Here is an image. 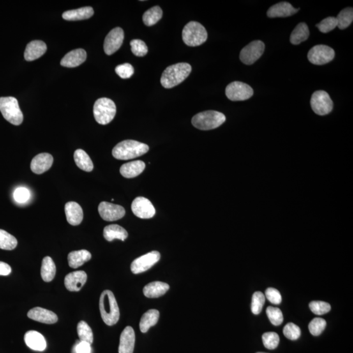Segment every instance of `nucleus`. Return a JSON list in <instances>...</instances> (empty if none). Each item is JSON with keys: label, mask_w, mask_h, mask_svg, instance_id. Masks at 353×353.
<instances>
[{"label": "nucleus", "mask_w": 353, "mask_h": 353, "mask_svg": "<svg viewBox=\"0 0 353 353\" xmlns=\"http://www.w3.org/2000/svg\"><path fill=\"white\" fill-rule=\"evenodd\" d=\"M148 145L135 140H124L113 149L112 154L117 160H130L144 155L149 151Z\"/></svg>", "instance_id": "f257e3e1"}, {"label": "nucleus", "mask_w": 353, "mask_h": 353, "mask_svg": "<svg viewBox=\"0 0 353 353\" xmlns=\"http://www.w3.org/2000/svg\"><path fill=\"white\" fill-rule=\"evenodd\" d=\"M192 67L187 63H178L168 66L161 75V85L166 89H172L181 84L188 77Z\"/></svg>", "instance_id": "f03ea898"}, {"label": "nucleus", "mask_w": 353, "mask_h": 353, "mask_svg": "<svg viewBox=\"0 0 353 353\" xmlns=\"http://www.w3.org/2000/svg\"><path fill=\"white\" fill-rule=\"evenodd\" d=\"M100 310L103 322L108 326L117 324L120 317V311L114 293L106 290L101 293Z\"/></svg>", "instance_id": "7ed1b4c3"}, {"label": "nucleus", "mask_w": 353, "mask_h": 353, "mask_svg": "<svg viewBox=\"0 0 353 353\" xmlns=\"http://www.w3.org/2000/svg\"><path fill=\"white\" fill-rule=\"evenodd\" d=\"M225 121V115L216 111L199 113L192 119L193 125L201 130H213L222 125Z\"/></svg>", "instance_id": "20e7f679"}, {"label": "nucleus", "mask_w": 353, "mask_h": 353, "mask_svg": "<svg viewBox=\"0 0 353 353\" xmlns=\"http://www.w3.org/2000/svg\"><path fill=\"white\" fill-rule=\"evenodd\" d=\"M182 37L184 43L190 47L202 45L207 39V32L203 25L195 21L188 22L184 27Z\"/></svg>", "instance_id": "39448f33"}, {"label": "nucleus", "mask_w": 353, "mask_h": 353, "mask_svg": "<svg viewBox=\"0 0 353 353\" xmlns=\"http://www.w3.org/2000/svg\"><path fill=\"white\" fill-rule=\"evenodd\" d=\"M0 112L5 119L13 125H20L24 119L18 100L14 97L0 98Z\"/></svg>", "instance_id": "423d86ee"}, {"label": "nucleus", "mask_w": 353, "mask_h": 353, "mask_svg": "<svg viewBox=\"0 0 353 353\" xmlns=\"http://www.w3.org/2000/svg\"><path fill=\"white\" fill-rule=\"evenodd\" d=\"M116 112V105L111 99L101 98L97 100L94 103V118L98 124L102 125L110 123L114 120Z\"/></svg>", "instance_id": "0eeeda50"}, {"label": "nucleus", "mask_w": 353, "mask_h": 353, "mask_svg": "<svg viewBox=\"0 0 353 353\" xmlns=\"http://www.w3.org/2000/svg\"><path fill=\"white\" fill-rule=\"evenodd\" d=\"M311 106L314 113L323 116L329 114L333 110V101L327 92L318 91L311 96Z\"/></svg>", "instance_id": "6e6552de"}, {"label": "nucleus", "mask_w": 353, "mask_h": 353, "mask_svg": "<svg viewBox=\"0 0 353 353\" xmlns=\"http://www.w3.org/2000/svg\"><path fill=\"white\" fill-rule=\"evenodd\" d=\"M335 57L333 48L324 45L314 46L308 52L309 61L315 65H324L331 62Z\"/></svg>", "instance_id": "1a4fd4ad"}, {"label": "nucleus", "mask_w": 353, "mask_h": 353, "mask_svg": "<svg viewBox=\"0 0 353 353\" xmlns=\"http://www.w3.org/2000/svg\"><path fill=\"white\" fill-rule=\"evenodd\" d=\"M226 95L233 101L248 100L253 95V90L246 83L234 82L226 88Z\"/></svg>", "instance_id": "9d476101"}, {"label": "nucleus", "mask_w": 353, "mask_h": 353, "mask_svg": "<svg viewBox=\"0 0 353 353\" xmlns=\"http://www.w3.org/2000/svg\"><path fill=\"white\" fill-rule=\"evenodd\" d=\"M265 45L262 41H252L241 50L239 59L246 65H251L262 57Z\"/></svg>", "instance_id": "9b49d317"}, {"label": "nucleus", "mask_w": 353, "mask_h": 353, "mask_svg": "<svg viewBox=\"0 0 353 353\" xmlns=\"http://www.w3.org/2000/svg\"><path fill=\"white\" fill-rule=\"evenodd\" d=\"M160 259V254L154 251L136 258L131 264V270L133 274H138L148 270Z\"/></svg>", "instance_id": "f8f14e48"}, {"label": "nucleus", "mask_w": 353, "mask_h": 353, "mask_svg": "<svg viewBox=\"0 0 353 353\" xmlns=\"http://www.w3.org/2000/svg\"><path fill=\"white\" fill-rule=\"evenodd\" d=\"M131 210L133 213L140 219H151L156 213L155 208L151 201L144 197L136 198L131 204Z\"/></svg>", "instance_id": "ddd939ff"}, {"label": "nucleus", "mask_w": 353, "mask_h": 353, "mask_svg": "<svg viewBox=\"0 0 353 353\" xmlns=\"http://www.w3.org/2000/svg\"><path fill=\"white\" fill-rule=\"evenodd\" d=\"M101 218L106 221H115L123 218L126 211L121 205L107 202H101L98 206Z\"/></svg>", "instance_id": "4468645a"}, {"label": "nucleus", "mask_w": 353, "mask_h": 353, "mask_svg": "<svg viewBox=\"0 0 353 353\" xmlns=\"http://www.w3.org/2000/svg\"><path fill=\"white\" fill-rule=\"evenodd\" d=\"M124 34L121 28L113 29L106 36L103 48L106 55H112L117 52L123 43Z\"/></svg>", "instance_id": "2eb2a0df"}, {"label": "nucleus", "mask_w": 353, "mask_h": 353, "mask_svg": "<svg viewBox=\"0 0 353 353\" xmlns=\"http://www.w3.org/2000/svg\"><path fill=\"white\" fill-rule=\"evenodd\" d=\"M87 280V275L84 271H76L67 275L64 279L65 287L71 292H78L82 289Z\"/></svg>", "instance_id": "dca6fc26"}, {"label": "nucleus", "mask_w": 353, "mask_h": 353, "mask_svg": "<svg viewBox=\"0 0 353 353\" xmlns=\"http://www.w3.org/2000/svg\"><path fill=\"white\" fill-rule=\"evenodd\" d=\"M28 317L32 320L44 323V324H55L58 321L56 314L51 311L39 308V307H36L30 310L28 313Z\"/></svg>", "instance_id": "f3484780"}, {"label": "nucleus", "mask_w": 353, "mask_h": 353, "mask_svg": "<svg viewBox=\"0 0 353 353\" xmlns=\"http://www.w3.org/2000/svg\"><path fill=\"white\" fill-rule=\"evenodd\" d=\"M53 157L48 153H41L36 155L31 161V168L36 174H42L51 168Z\"/></svg>", "instance_id": "a211bd4d"}, {"label": "nucleus", "mask_w": 353, "mask_h": 353, "mask_svg": "<svg viewBox=\"0 0 353 353\" xmlns=\"http://www.w3.org/2000/svg\"><path fill=\"white\" fill-rule=\"evenodd\" d=\"M135 341V332L131 327L122 331L119 347V353H133Z\"/></svg>", "instance_id": "6ab92c4d"}, {"label": "nucleus", "mask_w": 353, "mask_h": 353, "mask_svg": "<svg viewBox=\"0 0 353 353\" xmlns=\"http://www.w3.org/2000/svg\"><path fill=\"white\" fill-rule=\"evenodd\" d=\"M87 52L83 48L71 50L62 59L61 64L66 68H75L86 61Z\"/></svg>", "instance_id": "aec40b11"}, {"label": "nucleus", "mask_w": 353, "mask_h": 353, "mask_svg": "<svg viewBox=\"0 0 353 353\" xmlns=\"http://www.w3.org/2000/svg\"><path fill=\"white\" fill-rule=\"evenodd\" d=\"M299 9H295L288 2H280L268 9L267 17L269 18L288 17L296 14Z\"/></svg>", "instance_id": "412c9836"}, {"label": "nucleus", "mask_w": 353, "mask_h": 353, "mask_svg": "<svg viewBox=\"0 0 353 353\" xmlns=\"http://www.w3.org/2000/svg\"><path fill=\"white\" fill-rule=\"evenodd\" d=\"M24 341L31 349L36 351H43L47 347V342L42 334L34 331L27 332L25 334Z\"/></svg>", "instance_id": "4be33fe9"}, {"label": "nucleus", "mask_w": 353, "mask_h": 353, "mask_svg": "<svg viewBox=\"0 0 353 353\" xmlns=\"http://www.w3.org/2000/svg\"><path fill=\"white\" fill-rule=\"evenodd\" d=\"M65 213L67 221L70 225L77 226L82 223L83 211L80 205L75 202H69L65 205Z\"/></svg>", "instance_id": "5701e85b"}, {"label": "nucleus", "mask_w": 353, "mask_h": 353, "mask_svg": "<svg viewBox=\"0 0 353 353\" xmlns=\"http://www.w3.org/2000/svg\"><path fill=\"white\" fill-rule=\"evenodd\" d=\"M47 45L42 41H32L28 44L24 52V59L27 61H33L42 57L47 51Z\"/></svg>", "instance_id": "b1692460"}, {"label": "nucleus", "mask_w": 353, "mask_h": 353, "mask_svg": "<svg viewBox=\"0 0 353 353\" xmlns=\"http://www.w3.org/2000/svg\"><path fill=\"white\" fill-rule=\"evenodd\" d=\"M145 164L142 160L130 161L124 164L120 169V173L125 178H133L144 172Z\"/></svg>", "instance_id": "393cba45"}, {"label": "nucleus", "mask_w": 353, "mask_h": 353, "mask_svg": "<svg viewBox=\"0 0 353 353\" xmlns=\"http://www.w3.org/2000/svg\"><path fill=\"white\" fill-rule=\"evenodd\" d=\"M169 288L170 286L167 283L160 282V281H154L145 286L144 288V294L145 296L149 298H156L165 295Z\"/></svg>", "instance_id": "a878e982"}, {"label": "nucleus", "mask_w": 353, "mask_h": 353, "mask_svg": "<svg viewBox=\"0 0 353 353\" xmlns=\"http://www.w3.org/2000/svg\"><path fill=\"white\" fill-rule=\"evenodd\" d=\"M94 15V10L91 7H85V8L66 11L62 14V18L68 21H77L89 19Z\"/></svg>", "instance_id": "bb28decb"}, {"label": "nucleus", "mask_w": 353, "mask_h": 353, "mask_svg": "<svg viewBox=\"0 0 353 353\" xmlns=\"http://www.w3.org/2000/svg\"><path fill=\"white\" fill-rule=\"evenodd\" d=\"M91 253L87 250H79L72 251L68 255V264L72 268L83 266L85 263L89 261L91 259Z\"/></svg>", "instance_id": "cd10ccee"}, {"label": "nucleus", "mask_w": 353, "mask_h": 353, "mask_svg": "<svg viewBox=\"0 0 353 353\" xmlns=\"http://www.w3.org/2000/svg\"><path fill=\"white\" fill-rule=\"evenodd\" d=\"M128 235L126 230L117 225L107 226L103 230V237L108 241H112L114 239H120L124 241L128 237Z\"/></svg>", "instance_id": "c85d7f7f"}, {"label": "nucleus", "mask_w": 353, "mask_h": 353, "mask_svg": "<svg viewBox=\"0 0 353 353\" xmlns=\"http://www.w3.org/2000/svg\"><path fill=\"white\" fill-rule=\"evenodd\" d=\"M74 160L76 165L80 170L91 172L94 169L93 162L89 154L82 149L76 150L74 153Z\"/></svg>", "instance_id": "c756f323"}, {"label": "nucleus", "mask_w": 353, "mask_h": 353, "mask_svg": "<svg viewBox=\"0 0 353 353\" xmlns=\"http://www.w3.org/2000/svg\"><path fill=\"white\" fill-rule=\"evenodd\" d=\"M309 36H310V31H309L308 25L304 22L300 23L290 35V43L293 45H299L306 41Z\"/></svg>", "instance_id": "7c9ffc66"}, {"label": "nucleus", "mask_w": 353, "mask_h": 353, "mask_svg": "<svg viewBox=\"0 0 353 353\" xmlns=\"http://www.w3.org/2000/svg\"><path fill=\"white\" fill-rule=\"evenodd\" d=\"M160 313L156 310H150L144 314L141 318L140 322V331L145 333L149 331L150 328L154 326L158 322Z\"/></svg>", "instance_id": "2f4dec72"}, {"label": "nucleus", "mask_w": 353, "mask_h": 353, "mask_svg": "<svg viewBox=\"0 0 353 353\" xmlns=\"http://www.w3.org/2000/svg\"><path fill=\"white\" fill-rule=\"evenodd\" d=\"M55 275H56V266L54 261L50 257L44 258L41 268V276L43 280L45 282H50L55 278Z\"/></svg>", "instance_id": "473e14b6"}, {"label": "nucleus", "mask_w": 353, "mask_h": 353, "mask_svg": "<svg viewBox=\"0 0 353 353\" xmlns=\"http://www.w3.org/2000/svg\"><path fill=\"white\" fill-rule=\"evenodd\" d=\"M162 10L159 6H154L148 9L143 16L144 24L147 26H153L162 17Z\"/></svg>", "instance_id": "72a5a7b5"}, {"label": "nucleus", "mask_w": 353, "mask_h": 353, "mask_svg": "<svg viewBox=\"0 0 353 353\" xmlns=\"http://www.w3.org/2000/svg\"><path fill=\"white\" fill-rule=\"evenodd\" d=\"M17 240L13 235L0 229V249L7 251L13 250L17 246Z\"/></svg>", "instance_id": "f704fd0d"}, {"label": "nucleus", "mask_w": 353, "mask_h": 353, "mask_svg": "<svg viewBox=\"0 0 353 353\" xmlns=\"http://www.w3.org/2000/svg\"><path fill=\"white\" fill-rule=\"evenodd\" d=\"M338 26L341 30L349 27L353 20V9L352 8L343 9L336 17Z\"/></svg>", "instance_id": "c9c22d12"}, {"label": "nucleus", "mask_w": 353, "mask_h": 353, "mask_svg": "<svg viewBox=\"0 0 353 353\" xmlns=\"http://www.w3.org/2000/svg\"><path fill=\"white\" fill-rule=\"evenodd\" d=\"M77 334L80 341H85L92 344L93 343L94 337L91 328L86 322L80 321L77 325Z\"/></svg>", "instance_id": "e433bc0d"}, {"label": "nucleus", "mask_w": 353, "mask_h": 353, "mask_svg": "<svg viewBox=\"0 0 353 353\" xmlns=\"http://www.w3.org/2000/svg\"><path fill=\"white\" fill-rule=\"evenodd\" d=\"M265 297L264 294L261 292H255L254 293L252 297V303H251V311L255 315H258L261 312L263 306L264 305Z\"/></svg>", "instance_id": "4c0bfd02"}, {"label": "nucleus", "mask_w": 353, "mask_h": 353, "mask_svg": "<svg viewBox=\"0 0 353 353\" xmlns=\"http://www.w3.org/2000/svg\"><path fill=\"white\" fill-rule=\"evenodd\" d=\"M266 314L272 324L279 326L283 322V315L280 309L269 306L266 309Z\"/></svg>", "instance_id": "58836bf2"}, {"label": "nucleus", "mask_w": 353, "mask_h": 353, "mask_svg": "<svg viewBox=\"0 0 353 353\" xmlns=\"http://www.w3.org/2000/svg\"><path fill=\"white\" fill-rule=\"evenodd\" d=\"M327 326V321L322 318H315L309 324V330L314 336H319Z\"/></svg>", "instance_id": "ea45409f"}, {"label": "nucleus", "mask_w": 353, "mask_h": 353, "mask_svg": "<svg viewBox=\"0 0 353 353\" xmlns=\"http://www.w3.org/2000/svg\"><path fill=\"white\" fill-rule=\"evenodd\" d=\"M263 343L267 349L273 350L278 347L279 336L276 332H266L262 336Z\"/></svg>", "instance_id": "a19ab883"}, {"label": "nucleus", "mask_w": 353, "mask_h": 353, "mask_svg": "<svg viewBox=\"0 0 353 353\" xmlns=\"http://www.w3.org/2000/svg\"><path fill=\"white\" fill-rule=\"evenodd\" d=\"M131 50L133 54L137 57H144L148 52L146 44L140 39H133L130 42Z\"/></svg>", "instance_id": "79ce46f5"}, {"label": "nucleus", "mask_w": 353, "mask_h": 353, "mask_svg": "<svg viewBox=\"0 0 353 353\" xmlns=\"http://www.w3.org/2000/svg\"><path fill=\"white\" fill-rule=\"evenodd\" d=\"M311 311L315 315H322L331 310V306L329 303L322 301H313L310 304Z\"/></svg>", "instance_id": "37998d69"}, {"label": "nucleus", "mask_w": 353, "mask_h": 353, "mask_svg": "<svg viewBox=\"0 0 353 353\" xmlns=\"http://www.w3.org/2000/svg\"><path fill=\"white\" fill-rule=\"evenodd\" d=\"M283 334L289 340H296L301 336V330L294 323L290 322L284 327Z\"/></svg>", "instance_id": "c03bdc74"}, {"label": "nucleus", "mask_w": 353, "mask_h": 353, "mask_svg": "<svg viewBox=\"0 0 353 353\" xmlns=\"http://www.w3.org/2000/svg\"><path fill=\"white\" fill-rule=\"evenodd\" d=\"M337 26H338V22H337L336 18L332 17L324 18L321 22L316 25L319 31L324 34L333 31Z\"/></svg>", "instance_id": "a18cd8bd"}, {"label": "nucleus", "mask_w": 353, "mask_h": 353, "mask_svg": "<svg viewBox=\"0 0 353 353\" xmlns=\"http://www.w3.org/2000/svg\"><path fill=\"white\" fill-rule=\"evenodd\" d=\"M117 74L122 78H130L134 73V69L131 64L125 63L117 66L115 68Z\"/></svg>", "instance_id": "49530a36"}, {"label": "nucleus", "mask_w": 353, "mask_h": 353, "mask_svg": "<svg viewBox=\"0 0 353 353\" xmlns=\"http://www.w3.org/2000/svg\"><path fill=\"white\" fill-rule=\"evenodd\" d=\"M14 200L19 204L26 203L31 198V193L29 189L25 187H19L16 189L13 193Z\"/></svg>", "instance_id": "de8ad7c7"}, {"label": "nucleus", "mask_w": 353, "mask_h": 353, "mask_svg": "<svg viewBox=\"0 0 353 353\" xmlns=\"http://www.w3.org/2000/svg\"><path fill=\"white\" fill-rule=\"evenodd\" d=\"M265 295L267 299L271 303L274 304H280L281 301H282V297H281V293L279 292L278 290L274 288H268L266 290V292H265Z\"/></svg>", "instance_id": "09e8293b"}, {"label": "nucleus", "mask_w": 353, "mask_h": 353, "mask_svg": "<svg viewBox=\"0 0 353 353\" xmlns=\"http://www.w3.org/2000/svg\"><path fill=\"white\" fill-rule=\"evenodd\" d=\"M75 353H91V344L85 341H80L75 346Z\"/></svg>", "instance_id": "8fccbe9b"}, {"label": "nucleus", "mask_w": 353, "mask_h": 353, "mask_svg": "<svg viewBox=\"0 0 353 353\" xmlns=\"http://www.w3.org/2000/svg\"><path fill=\"white\" fill-rule=\"evenodd\" d=\"M11 273V266L6 263L0 262V276H7Z\"/></svg>", "instance_id": "3c124183"}, {"label": "nucleus", "mask_w": 353, "mask_h": 353, "mask_svg": "<svg viewBox=\"0 0 353 353\" xmlns=\"http://www.w3.org/2000/svg\"><path fill=\"white\" fill-rule=\"evenodd\" d=\"M257 353H265V352H257Z\"/></svg>", "instance_id": "603ef678"}]
</instances>
